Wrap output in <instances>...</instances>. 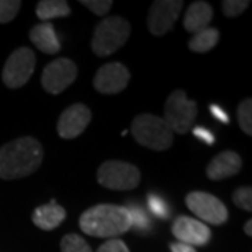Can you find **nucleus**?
<instances>
[{"label":"nucleus","mask_w":252,"mask_h":252,"mask_svg":"<svg viewBox=\"0 0 252 252\" xmlns=\"http://www.w3.org/2000/svg\"><path fill=\"white\" fill-rule=\"evenodd\" d=\"M42 158L44 149L34 137L11 140L0 147V178L9 181L28 177L39 168Z\"/></svg>","instance_id":"1"},{"label":"nucleus","mask_w":252,"mask_h":252,"mask_svg":"<svg viewBox=\"0 0 252 252\" xmlns=\"http://www.w3.org/2000/svg\"><path fill=\"white\" fill-rule=\"evenodd\" d=\"M81 231L91 237L115 238L132 228L127 209L118 205H97L87 209L79 219Z\"/></svg>","instance_id":"2"},{"label":"nucleus","mask_w":252,"mask_h":252,"mask_svg":"<svg viewBox=\"0 0 252 252\" xmlns=\"http://www.w3.org/2000/svg\"><path fill=\"white\" fill-rule=\"evenodd\" d=\"M130 132L137 143L154 152L167 150L174 142V133L165 121L152 114L137 115L132 122Z\"/></svg>","instance_id":"3"},{"label":"nucleus","mask_w":252,"mask_h":252,"mask_svg":"<svg viewBox=\"0 0 252 252\" xmlns=\"http://www.w3.org/2000/svg\"><path fill=\"white\" fill-rule=\"evenodd\" d=\"M129 35L130 24L127 20L119 16L105 17L94 31L91 49L99 58H105L125 45Z\"/></svg>","instance_id":"4"},{"label":"nucleus","mask_w":252,"mask_h":252,"mask_svg":"<svg viewBox=\"0 0 252 252\" xmlns=\"http://www.w3.org/2000/svg\"><path fill=\"white\" fill-rule=\"evenodd\" d=\"M198 115V105L195 101L187 98L185 91L175 90L165 101L164 121L172 130V133L185 135L192 127V124Z\"/></svg>","instance_id":"5"},{"label":"nucleus","mask_w":252,"mask_h":252,"mask_svg":"<svg viewBox=\"0 0 252 252\" xmlns=\"http://www.w3.org/2000/svg\"><path fill=\"white\" fill-rule=\"evenodd\" d=\"M140 171L133 164L125 161L102 162L97 171V181L104 188L112 190H130L140 182Z\"/></svg>","instance_id":"6"},{"label":"nucleus","mask_w":252,"mask_h":252,"mask_svg":"<svg viewBox=\"0 0 252 252\" xmlns=\"http://www.w3.org/2000/svg\"><path fill=\"white\" fill-rule=\"evenodd\" d=\"M35 54L30 48H18L7 58L3 67V83L9 89H20L35 70Z\"/></svg>","instance_id":"7"},{"label":"nucleus","mask_w":252,"mask_h":252,"mask_svg":"<svg viewBox=\"0 0 252 252\" xmlns=\"http://www.w3.org/2000/svg\"><path fill=\"white\" fill-rule=\"evenodd\" d=\"M187 206L199 219L209 224L221 225L228 219V212L225 205L216 196L206 192H190L187 195Z\"/></svg>","instance_id":"8"},{"label":"nucleus","mask_w":252,"mask_h":252,"mask_svg":"<svg viewBox=\"0 0 252 252\" xmlns=\"http://www.w3.org/2000/svg\"><path fill=\"white\" fill-rule=\"evenodd\" d=\"M76 77H77L76 63L66 58H59L46 64L41 76V83L46 93L58 95L66 90L76 80Z\"/></svg>","instance_id":"9"},{"label":"nucleus","mask_w":252,"mask_h":252,"mask_svg":"<svg viewBox=\"0 0 252 252\" xmlns=\"http://www.w3.org/2000/svg\"><path fill=\"white\" fill-rule=\"evenodd\" d=\"M184 1L181 0H157L149 10L147 26L150 32L156 36H161L170 32L177 18L180 17Z\"/></svg>","instance_id":"10"},{"label":"nucleus","mask_w":252,"mask_h":252,"mask_svg":"<svg viewBox=\"0 0 252 252\" xmlns=\"http://www.w3.org/2000/svg\"><path fill=\"white\" fill-rule=\"evenodd\" d=\"M130 73L122 63L112 62L101 66L94 77V87L101 94H118L125 90Z\"/></svg>","instance_id":"11"},{"label":"nucleus","mask_w":252,"mask_h":252,"mask_svg":"<svg viewBox=\"0 0 252 252\" xmlns=\"http://www.w3.org/2000/svg\"><path fill=\"white\" fill-rule=\"evenodd\" d=\"M91 121V111L84 104H73L64 109L58 121V133L63 139L81 135Z\"/></svg>","instance_id":"12"},{"label":"nucleus","mask_w":252,"mask_h":252,"mask_svg":"<svg viewBox=\"0 0 252 252\" xmlns=\"http://www.w3.org/2000/svg\"><path fill=\"white\" fill-rule=\"evenodd\" d=\"M172 234L178 243L188 244L190 247L206 245L212 238V231L205 223L187 216L175 219L172 224Z\"/></svg>","instance_id":"13"},{"label":"nucleus","mask_w":252,"mask_h":252,"mask_svg":"<svg viewBox=\"0 0 252 252\" xmlns=\"http://www.w3.org/2000/svg\"><path fill=\"white\" fill-rule=\"evenodd\" d=\"M241 167H243L241 157L235 152L227 150V152L217 154L216 157L209 162L206 168L207 178L210 181L225 180L238 174Z\"/></svg>","instance_id":"14"},{"label":"nucleus","mask_w":252,"mask_h":252,"mask_svg":"<svg viewBox=\"0 0 252 252\" xmlns=\"http://www.w3.org/2000/svg\"><path fill=\"white\" fill-rule=\"evenodd\" d=\"M213 18V9L206 1H195L187 10L184 18V27L192 35L209 27Z\"/></svg>","instance_id":"15"},{"label":"nucleus","mask_w":252,"mask_h":252,"mask_svg":"<svg viewBox=\"0 0 252 252\" xmlns=\"http://www.w3.org/2000/svg\"><path fill=\"white\" fill-rule=\"evenodd\" d=\"M30 39L36 49L46 55H55L61 51V42L51 23H42L31 28Z\"/></svg>","instance_id":"16"},{"label":"nucleus","mask_w":252,"mask_h":252,"mask_svg":"<svg viewBox=\"0 0 252 252\" xmlns=\"http://www.w3.org/2000/svg\"><path fill=\"white\" fill-rule=\"evenodd\" d=\"M64 217H66V210L52 199L49 205L38 206L34 210L32 223L41 230L51 231L62 223Z\"/></svg>","instance_id":"17"},{"label":"nucleus","mask_w":252,"mask_h":252,"mask_svg":"<svg viewBox=\"0 0 252 252\" xmlns=\"http://www.w3.org/2000/svg\"><path fill=\"white\" fill-rule=\"evenodd\" d=\"M219 39H220L219 30L207 27L189 39L188 48L192 52H196V54H206L217 45Z\"/></svg>","instance_id":"18"},{"label":"nucleus","mask_w":252,"mask_h":252,"mask_svg":"<svg viewBox=\"0 0 252 252\" xmlns=\"http://www.w3.org/2000/svg\"><path fill=\"white\" fill-rule=\"evenodd\" d=\"M70 14V6L64 0H41L36 6V16L46 23L52 18L67 17Z\"/></svg>","instance_id":"19"},{"label":"nucleus","mask_w":252,"mask_h":252,"mask_svg":"<svg viewBox=\"0 0 252 252\" xmlns=\"http://www.w3.org/2000/svg\"><path fill=\"white\" fill-rule=\"evenodd\" d=\"M61 251L62 252H93L90 245L84 238L77 234L64 235L61 241Z\"/></svg>","instance_id":"20"},{"label":"nucleus","mask_w":252,"mask_h":252,"mask_svg":"<svg viewBox=\"0 0 252 252\" xmlns=\"http://www.w3.org/2000/svg\"><path fill=\"white\" fill-rule=\"evenodd\" d=\"M238 124L241 126L244 133L248 136L252 135V99L247 98L238 107Z\"/></svg>","instance_id":"21"},{"label":"nucleus","mask_w":252,"mask_h":252,"mask_svg":"<svg viewBox=\"0 0 252 252\" xmlns=\"http://www.w3.org/2000/svg\"><path fill=\"white\" fill-rule=\"evenodd\" d=\"M21 7L20 0H0V23L6 24L17 16Z\"/></svg>","instance_id":"22"},{"label":"nucleus","mask_w":252,"mask_h":252,"mask_svg":"<svg viewBox=\"0 0 252 252\" xmlns=\"http://www.w3.org/2000/svg\"><path fill=\"white\" fill-rule=\"evenodd\" d=\"M250 4H251V1H248V0H224L221 3L223 13L227 17H238L240 14H243L244 11L248 9Z\"/></svg>","instance_id":"23"},{"label":"nucleus","mask_w":252,"mask_h":252,"mask_svg":"<svg viewBox=\"0 0 252 252\" xmlns=\"http://www.w3.org/2000/svg\"><path fill=\"white\" fill-rule=\"evenodd\" d=\"M233 202L237 207L251 212L252 210V189L250 187L238 188L233 195Z\"/></svg>","instance_id":"24"},{"label":"nucleus","mask_w":252,"mask_h":252,"mask_svg":"<svg viewBox=\"0 0 252 252\" xmlns=\"http://www.w3.org/2000/svg\"><path fill=\"white\" fill-rule=\"evenodd\" d=\"M129 215H130V221H132V227L137 228L139 231L142 230H147L149 225H150V220L149 216L146 215L143 209L137 206H132L130 209H127Z\"/></svg>","instance_id":"25"},{"label":"nucleus","mask_w":252,"mask_h":252,"mask_svg":"<svg viewBox=\"0 0 252 252\" xmlns=\"http://www.w3.org/2000/svg\"><path fill=\"white\" fill-rule=\"evenodd\" d=\"M147 205H149V209L153 212L154 215L162 219V220H165L167 217L170 216V209L161 198H158L156 195H150L149 199H147Z\"/></svg>","instance_id":"26"},{"label":"nucleus","mask_w":252,"mask_h":252,"mask_svg":"<svg viewBox=\"0 0 252 252\" xmlns=\"http://www.w3.org/2000/svg\"><path fill=\"white\" fill-rule=\"evenodd\" d=\"M80 3L97 16H105L112 7L111 0H81Z\"/></svg>","instance_id":"27"},{"label":"nucleus","mask_w":252,"mask_h":252,"mask_svg":"<svg viewBox=\"0 0 252 252\" xmlns=\"http://www.w3.org/2000/svg\"><path fill=\"white\" fill-rule=\"evenodd\" d=\"M97 252H130L127 245H126L122 240H118V238H111L108 241L102 244L99 247Z\"/></svg>","instance_id":"28"},{"label":"nucleus","mask_w":252,"mask_h":252,"mask_svg":"<svg viewBox=\"0 0 252 252\" xmlns=\"http://www.w3.org/2000/svg\"><path fill=\"white\" fill-rule=\"evenodd\" d=\"M193 135L199 137L200 140H203L207 144H215V136L212 132H209L205 127H195L193 129Z\"/></svg>","instance_id":"29"},{"label":"nucleus","mask_w":252,"mask_h":252,"mask_svg":"<svg viewBox=\"0 0 252 252\" xmlns=\"http://www.w3.org/2000/svg\"><path fill=\"white\" fill-rule=\"evenodd\" d=\"M210 112H212V115L219 119L220 122H223V124H228L230 122V119H228V115L225 114L223 109L220 108L219 105H210Z\"/></svg>","instance_id":"30"},{"label":"nucleus","mask_w":252,"mask_h":252,"mask_svg":"<svg viewBox=\"0 0 252 252\" xmlns=\"http://www.w3.org/2000/svg\"><path fill=\"white\" fill-rule=\"evenodd\" d=\"M170 248H171V252H196L193 247L184 243H172Z\"/></svg>","instance_id":"31"},{"label":"nucleus","mask_w":252,"mask_h":252,"mask_svg":"<svg viewBox=\"0 0 252 252\" xmlns=\"http://www.w3.org/2000/svg\"><path fill=\"white\" fill-rule=\"evenodd\" d=\"M244 233L248 235V237H251L252 235V220H248L245 225H244Z\"/></svg>","instance_id":"32"}]
</instances>
